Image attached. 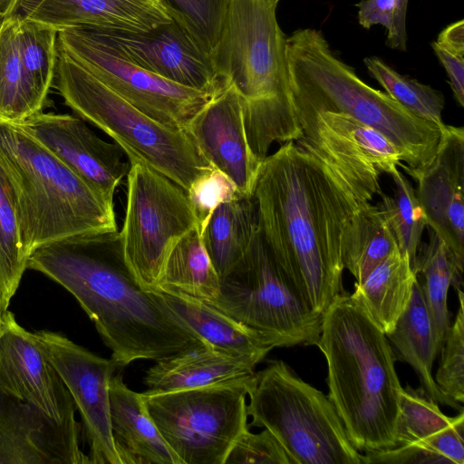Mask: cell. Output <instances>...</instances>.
<instances>
[{"instance_id":"6da1fadb","label":"cell","mask_w":464,"mask_h":464,"mask_svg":"<svg viewBox=\"0 0 464 464\" xmlns=\"http://www.w3.org/2000/svg\"><path fill=\"white\" fill-rule=\"evenodd\" d=\"M381 172L303 136L262 162L255 185L260 235L305 303L324 314L343 289L346 225L380 195Z\"/></svg>"},{"instance_id":"7a4b0ae2","label":"cell","mask_w":464,"mask_h":464,"mask_svg":"<svg viewBox=\"0 0 464 464\" xmlns=\"http://www.w3.org/2000/svg\"><path fill=\"white\" fill-rule=\"evenodd\" d=\"M27 268L43 273L75 297L111 351L117 369L205 343L161 292L139 284L124 260L117 231L42 245L30 254Z\"/></svg>"},{"instance_id":"3957f363","label":"cell","mask_w":464,"mask_h":464,"mask_svg":"<svg viewBox=\"0 0 464 464\" xmlns=\"http://www.w3.org/2000/svg\"><path fill=\"white\" fill-rule=\"evenodd\" d=\"M328 367V398L353 446L363 453L395 448L402 389L397 357L382 329L342 291L323 314L315 344Z\"/></svg>"},{"instance_id":"277c9868","label":"cell","mask_w":464,"mask_h":464,"mask_svg":"<svg viewBox=\"0 0 464 464\" xmlns=\"http://www.w3.org/2000/svg\"><path fill=\"white\" fill-rule=\"evenodd\" d=\"M279 0H226L211 59L218 78L242 101L248 144L263 162L275 142L304 136L290 88L286 35L276 9Z\"/></svg>"},{"instance_id":"5b68a950","label":"cell","mask_w":464,"mask_h":464,"mask_svg":"<svg viewBox=\"0 0 464 464\" xmlns=\"http://www.w3.org/2000/svg\"><path fill=\"white\" fill-rule=\"evenodd\" d=\"M286 57L299 124L320 113H344L386 137L408 168L422 169L432 161L444 128L364 82L332 50L321 30L294 31L286 37Z\"/></svg>"},{"instance_id":"8992f818","label":"cell","mask_w":464,"mask_h":464,"mask_svg":"<svg viewBox=\"0 0 464 464\" xmlns=\"http://www.w3.org/2000/svg\"><path fill=\"white\" fill-rule=\"evenodd\" d=\"M0 164L15 196L28 257L59 239L117 231L113 203L17 123L0 121Z\"/></svg>"},{"instance_id":"52a82bcc","label":"cell","mask_w":464,"mask_h":464,"mask_svg":"<svg viewBox=\"0 0 464 464\" xmlns=\"http://www.w3.org/2000/svg\"><path fill=\"white\" fill-rule=\"evenodd\" d=\"M53 83L80 118L104 131L123 150L130 164L157 170L186 191L213 169L186 130L151 119L59 48Z\"/></svg>"},{"instance_id":"ba28073f","label":"cell","mask_w":464,"mask_h":464,"mask_svg":"<svg viewBox=\"0 0 464 464\" xmlns=\"http://www.w3.org/2000/svg\"><path fill=\"white\" fill-rule=\"evenodd\" d=\"M247 395L250 426L269 430L291 464H362L328 396L284 361L256 372Z\"/></svg>"},{"instance_id":"9c48e42d","label":"cell","mask_w":464,"mask_h":464,"mask_svg":"<svg viewBox=\"0 0 464 464\" xmlns=\"http://www.w3.org/2000/svg\"><path fill=\"white\" fill-rule=\"evenodd\" d=\"M208 303L266 336L275 347L315 345L320 337L323 314L312 310L284 275L259 231L220 279L218 298Z\"/></svg>"},{"instance_id":"30bf717a","label":"cell","mask_w":464,"mask_h":464,"mask_svg":"<svg viewBox=\"0 0 464 464\" xmlns=\"http://www.w3.org/2000/svg\"><path fill=\"white\" fill-rule=\"evenodd\" d=\"M251 381L141 395L183 464H225L235 442L249 430L246 396Z\"/></svg>"},{"instance_id":"8fae6325","label":"cell","mask_w":464,"mask_h":464,"mask_svg":"<svg viewBox=\"0 0 464 464\" xmlns=\"http://www.w3.org/2000/svg\"><path fill=\"white\" fill-rule=\"evenodd\" d=\"M198 221L188 192L143 164H130L127 202L119 233L124 260L146 290L159 291L167 259Z\"/></svg>"},{"instance_id":"7c38bea8","label":"cell","mask_w":464,"mask_h":464,"mask_svg":"<svg viewBox=\"0 0 464 464\" xmlns=\"http://www.w3.org/2000/svg\"><path fill=\"white\" fill-rule=\"evenodd\" d=\"M57 45L131 105L173 130H186L219 92L198 91L158 76L130 61L84 26L58 31Z\"/></svg>"},{"instance_id":"4fadbf2b","label":"cell","mask_w":464,"mask_h":464,"mask_svg":"<svg viewBox=\"0 0 464 464\" xmlns=\"http://www.w3.org/2000/svg\"><path fill=\"white\" fill-rule=\"evenodd\" d=\"M80 412L91 464H121L110 418V382L116 364L53 332H35Z\"/></svg>"},{"instance_id":"5bb4252c","label":"cell","mask_w":464,"mask_h":464,"mask_svg":"<svg viewBox=\"0 0 464 464\" xmlns=\"http://www.w3.org/2000/svg\"><path fill=\"white\" fill-rule=\"evenodd\" d=\"M84 27L132 63L166 80L209 92L227 85L218 78L211 55L173 19L140 32Z\"/></svg>"},{"instance_id":"9a60e30c","label":"cell","mask_w":464,"mask_h":464,"mask_svg":"<svg viewBox=\"0 0 464 464\" xmlns=\"http://www.w3.org/2000/svg\"><path fill=\"white\" fill-rule=\"evenodd\" d=\"M0 388L56 423H78L74 401L35 333L8 310L0 336Z\"/></svg>"},{"instance_id":"2e32d148","label":"cell","mask_w":464,"mask_h":464,"mask_svg":"<svg viewBox=\"0 0 464 464\" xmlns=\"http://www.w3.org/2000/svg\"><path fill=\"white\" fill-rule=\"evenodd\" d=\"M108 201L130 168L123 150L98 137L84 120L39 111L17 123Z\"/></svg>"},{"instance_id":"e0dca14e","label":"cell","mask_w":464,"mask_h":464,"mask_svg":"<svg viewBox=\"0 0 464 464\" xmlns=\"http://www.w3.org/2000/svg\"><path fill=\"white\" fill-rule=\"evenodd\" d=\"M401 168L417 182L427 226L464 268V129L445 125L436 155L426 167Z\"/></svg>"},{"instance_id":"ac0fdd59","label":"cell","mask_w":464,"mask_h":464,"mask_svg":"<svg viewBox=\"0 0 464 464\" xmlns=\"http://www.w3.org/2000/svg\"><path fill=\"white\" fill-rule=\"evenodd\" d=\"M81 423L59 424L0 388V464H91Z\"/></svg>"},{"instance_id":"d6986e66","label":"cell","mask_w":464,"mask_h":464,"mask_svg":"<svg viewBox=\"0 0 464 464\" xmlns=\"http://www.w3.org/2000/svg\"><path fill=\"white\" fill-rule=\"evenodd\" d=\"M186 131L210 165L224 173L242 196H253L262 162L247 141L241 98L227 84L193 118Z\"/></svg>"},{"instance_id":"ffe728a7","label":"cell","mask_w":464,"mask_h":464,"mask_svg":"<svg viewBox=\"0 0 464 464\" xmlns=\"http://www.w3.org/2000/svg\"><path fill=\"white\" fill-rule=\"evenodd\" d=\"M23 17L57 31L95 26L140 32L172 20L158 0H40Z\"/></svg>"},{"instance_id":"44dd1931","label":"cell","mask_w":464,"mask_h":464,"mask_svg":"<svg viewBox=\"0 0 464 464\" xmlns=\"http://www.w3.org/2000/svg\"><path fill=\"white\" fill-rule=\"evenodd\" d=\"M256 364L224 353L207 343L156 361L143 378L146 393H160L254 378Z\"/></svg>"},{"instance_id":"7402d4cb","label":"cell","mask_w":464,"mask_h":464,"mask_svg":"<svg viewBox=\"0 0 464 464\" xmlns=\"http://www.w3.org/2000/svg\"><path fill=\"white\" fill-rule=\"evenodd\" d=\"M109 390L111 429L121 464H183L161 436L141 393L130 390L121 373L112 376Z\"/></svg>"},{"instance_id":"603a6c76","label":"cell","mask_w":464,"mask_h":464,"mask_svg":"<svg viewBox=\"0 0 464 464\" xmlns=\"http://www.w3.org/2000/svg\"><path fill=\"white\" fill-rule=\"evenodd\" d=\"M168 304L213 348L256 365L275 348L264 334L236 321L211 304L175 291L161 292Z\"/></svg>"},{"instance_id":"cb8c5ba5","label":"cell","mask_w":464,"mask_h":464,"mask_svg":"<svg viewBox=\"0 0 464 464\" xmlns=\"http://www.w3.org/2000/svg\"><path fill=\"white\" fill-rule=\"evenodd\" d=\"M386 337L397 359L406 362L414 369L420 387L430 398L459 412L463 411L459 402L441 392L432 376L433 362L439 352L433 324L418 277L406 310Z\"/></svg>"},{"instance_id":"d4e9b609","label":"cell","mask_w":464,"mask_h":464,"mask_svg":"<svg viewBox=\"0 0 464 464\" xmlns=\"http://www.w3.org/2000/svg\"><path fill=\"white\" fill-rule=\"evenodd\" d=\"M304 137L336 151L353 156L390 174L401 165V155L375 129L344 113L324 112L300 122Z\"/></svg>"},{"instance_id":"484cf974","label":"cell","mask_w":464,"mask_h":464,"mask_svg":"<svg viewBox=\"0 0 464 464\" xmlns=\"http://www.w3.org/2000/svg\"><path fill=\"white\" fill-rule=\"evenodd\" d=\"M417 277L409 256L397 247L362 283H354L351 296L386 335L406 310Z\"/></svg>"},{"instance_id":"4316f807","label":"cell","mask_w":464,"mask_h":464,"mask_svg":"<svg viewBox=\"0 0 464 464\" xmlns=\"http://www.w3.org/2000/svg\"><path fill=\"white\" fill-rule=\"evenodd\" d=\"M258 231L253 196L238 195L213 211L200 237L220 279L240 261Z\"/></svg>"},{"instance_id":"83f0119b","label":"cell","mask_w":464,"mask_h":464,"mask_svg":"<svg viewBox=\"0 0 464 464\" xmlns=\"http://www.w3.org/2000/svg\"><path fill=\"white\" fill-rule=\"evenodd\" d=\"M428 244L420 245L413 269L422 276L420 284L433 324L437 350L440 353L451 325L447 305L450 285L462 290L463 269L445 243L430 229Z\"/></svg>"},{"instance_id":"f1b7e54d","label":"cell","mask_w":464,"mask_h":464,"mask_svg":"<svg viewBox=\"0 0 464 464\" xmlns=\"http://www.w3.org/2000/svg\"><path fill=\"white\" fill-rule=\"evenodd\" d=\"M399 247L389 222L378 204L362 205L348 221L343 240V267L357 284Z\"/></svg>"},{"instance_id":"f546056e","label":"cell","mask_w":464,"mask_h":464,"mask_svg":"<svg viewBox=\"0 0 464 464\" xmlns=\"http://www.w3.org/2000/svg\"><path fill=\"white\" fill-rule=\"evenodd\" d=\"M159 291H175L206 302L218 298L220 277L203 246L198 227L172 249L159 281Z\"/></svg>"},{"instance_id":"4dcf8cb0","label":"cell","mask_w":464,"mask_h":464,"mask_svg":"<svg viewBox=\"0 0 464 464\" xmlns=\"http://www.w3.org/2000/svg\"><path fill=\"white\" fill-rule=\"evenodd\" d=\"M20 15L0 19V121L20 123L42 111L25 74L18 41Z\"/></svg>"},{"instance_id":"1f68e13d","label":"cell","mask_w":464,"mask_h":464,"mask_svg":"<svg viewBox=\"0 0 464 464\" xmlns=\"http://www.w3.org/2000/svg\"><path fill=\"white\" fill-rule=\"evenodd\" d=\"M15 196L0 164V304L7 311L27 269Z\"/></svg>"},{"instance_id":"d6a6232c","label":"cell","mask_w":464,"mask_h":464,"mask_svg":"<svg viewBox=\"0 0 464 464\" xmlns=\"http://www.w3.org/2000/svg\"><path fill=\"white\" fill-rule=\"evenodd\" d=\"M368 73L375 79L393 100L414 115L445 127L442 111L445 98L442 92L407 75L401 74L376 56L365 57Z\"/></svg>"},{"instance_id":"836d02e7","label":"cell","mask_w":464,"mask_h":464,"mask_svg":"<svg viewBox=\"0 0 464 464\" xmlns=\"http://www.w3.org/2000/svg\"><path fill=\"white\" fill-rule=\"evenodd\" d=\"M57 36L55 28L20 16L18 41L23 66L33 90L44 104L54 80Z\"/></svg>"},{"instance_id":"e575fe53","label":"cell","mask_w":464,"mask_h":464,"mask_svg":"<svg viewBox=\"0 0 464 464\" xmlns=\"http://www.w3.org/2000/svg\"><path fill=\"white\" fill-rule=\"evenodd\" d=\"M390 175L396 187L394 196L381 192L382 198L377 204L389 222L400 250L409 256L413 266L427 226L426 219L409 179L398 168Z\"/></svg>"},{"instance_id":"d590c367","label":"cell","mask_w":464,"mask_h":464,"mask_svg":"<svg viewBox=\"0 0 464 464\" xmlns=\"http://www.w3.org/2000/svg\"><path fill=\"white\" fill-rule=\"evenodd\" d=\"M456 420L445 415L420 387L402 388L396 422L395 448L413 444L448 427Z\"/></svg>"},{"instance_id":"8d00e7d4","label":"cell","mask_w":464,"mask_h":464,"mask_svg":"<svg viewBox=\"0 0 464 464\" xmlns=\"http://www.w3.org/2000/svg\"><path fill=\"white\" fill-rule=\"evenodd\" d=\"M208 53L215 49L226 0H158Z\"/></svg>"},{"instance_id":"74e56055","label":"cell","mask_w":464,"mask_h":464,"mask_svg":"<svg viewBox=\"0 0 464 464\" xmlns=\"http://www.w3.org/2000/svg\"><path fill=\"white\" fill-rule=\"evenodd\" d=\"M458 291L459 310L440 349L441 356L435 382L443 394L464 401V295Z\"/></svg>"},{"instance_id":"f35d334b","label":"cell","mask_w":464,"mask_h":464,"mask_svg":"<svg viewBox=\"0 0 464 464\" xmlns=\"http://www.w3.org/2000/svg\"><path fill=\"white\" fill-rule=\"evenodd\" d=\"M187 192L200 235L217 207L240 195L232 180L214 168L198 178Z\"/></svg>"},{"instance_id":"ab89813d","label":"cell","mask_w":464,"mask_h":464,"mask_svg":"<svg viewBox=\"0 0 464 464\" xmlns=\"http://www.w3.org/2000/svg\"><path fill=\"white\" fill-rule=\"evenodd\" d=\"M225 464H291L283 447L272 433L245 431L230 450Z\"/></svg>"},{"instance_id":"60d3db41","label":"cell","mask_w":464,"mask_h":464,"mask_svg":"<svg viewBox=\"0 0 464 464\" xmlns=\"http://www.w3.org/2000/svg\"><path fill=\"white\" fill-rule=\"evenodd\" d=\"M463 434L464 411L459 412L453 423L412 445L440 458L444 464H463Z\"/></svg>"},{"instance_id":"b9f144b4","label":"cell","mask_w":464,"mask_h":464,"mask_svg":"<svg viewBox=\"0 0 464 464\" xmlns=\"http://www.w3.org/2000/svg\"><path fill=\"white\" fill-rule=\"evenodd\" d=\"M358 22L364 29L381 24L387 30L389 41L393 34L397 0H361L357 3Z\"/></svg>"},{"instance_id":"7bdbcfd3","label":"cell","mask_w":464,"mask_h":464,"mask_svg":"<svg viewBox=\"0 0 464 464\" xmlns=\"http://www.w3.org/2000/svg\"><path fill=\"white\" fill-rule=\"evenodd\" d=\"M440 63L444 67L450 80V85L457 103L464 106V57L456 55L437 44H430Z\"/></svg>"},{"instance_id":"ee69618b","label":"cell","mask_w":464,"mask_h":464,"mask_svg":"<svg viewBox=\"0 0 464 464\" xmlns=\"http://www.w3.org/2000/svg\"><path fill=\"white\" fill-rule=\"evenodd\" d=\"M436 42L445 50L464 57V20H459L445 27L439 34Z\"/></svg>"},{"instance_id":"f6af8a7d","label":"cell","mask_w":464,"mask_h":464,"mask_svg":"<svg viewBox=\"0 0 464 464\" xmlns=\"http://www.w3.org/2000/svg\"><path fill=\"white\" fill-rule=\"evenodd\" d=\"M39 1L40 0H12L5 17L14 14L23 16L30 12Z\"/></svg>"},{"instance_id":"bcb514c9","label":"cell","mask_w":464,"mask_h":464,"mask_svg":"<svg viewBox=\"0 0 464 464\" xmlns=\"http://www.w3.org/2000/svg\"><path fill=\"white\" fill-rule=\"evenodd\" d=\"M11 2L12 0H0V19L6 15Z\"/></svg>"},{"instance_id":"7dc6e473","label":"cell","mask_w":464,"mask_h":464,"mask_svg":"<svg viewBox=\"0 0 464 464\" xmlns=\"http://www.w3.org/2000/svg\"><path fill=\"white\" fill-rule=\"evenodd\" d=\"M5 313H6V311H5L0 304V336L2 334L4 324H5Z\"/></svg>"}]
</instances>
